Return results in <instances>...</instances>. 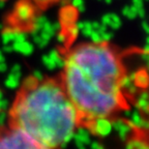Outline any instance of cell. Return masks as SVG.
I'll return each instance as SVG.
<instances>
[{"mask_svg":"<svg viewBox=\"0 0 149 149\" xmlns=\"http://www.w3.org/2000/svg\"><path fill=\"white\" fill-rule=\"evenodd\" d=\"M0 148H34L32 143L19 130L8 126L0 133Z\"/></svg>","mask_w":149,"mask_h":149,"instance_id":"3957f363","label":"cell"},{"mask_svg":"<svg viewBox=\"0 0 149 149\" xmlns=\"http://www.w3.org/2000/svg\"><path fill=\"white\" fill-rule=\"evenodd\" d=\"M8 126L19 130L34 148H58L79 128L78 113L58 76L28 77L8 111Z\"/></svg>","mask_w":149,"mask_h":149,"instance_id":"7a4b0ae2","label":"cell"},{"mask_svg":"<svg viewBox=\"0 0 149 149\" xmlns=\"http://www.w3.org/2000/svg\"><path fill=\"white\" fill-rule=\"evenodd\" d=\"M59 79L72 100L81 128L100 134L130 109L123 53L110 42H82L66 51Z\"/></svg>","mask_w":149,"mask_h":149,"instance_id":"6da1fadb","label":"cell"},{"mask_svg":"<svg viewBox=\"0 0 149 149\" xmlns=\"http://www.w3.org/2000/svg\"><path fill=\"white\" fill-rule=\"evenodd\" d=\"M60 1H62V0H26L27 4L30 7L42 10V12L54 6V5L59 3Z\"/></svg>","mask_w":149,"mask_h":149,"instance_id":"277c9868","label":"cell"},{"mask_svg":"<svg viewBox=\"0 0 149 149\" xmlns=\"http://www.w3.org/2000/svg\"><path fill=\"white\" fill-rule=\"evenodd\" d=\"M145 137H146V139H149V136L148 135H145Z\"/></svg>","mask_w":149,"mask_h":149,"instance_id":"5b68a950","label":"cell"}]
</instances>
